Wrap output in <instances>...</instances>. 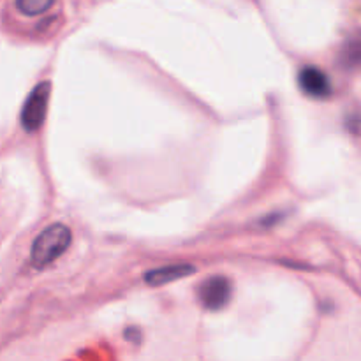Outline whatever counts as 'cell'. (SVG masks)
<instances>
[{"mask_svg": "<svg viewBox=\"0 0 361 361\" xmlns=\"http://www.w3.org/2000/svg\"><path fill=\"white\" fill-rule=\"evenodd\" d=\"M49 92L51 85L49 81H41L34 90L28 94L23 108H21V126L27 133H35L44 123L46 111H48Z\"/></svg>", "mask_w": 361, "mask_h": 361, "instance_id": "obj_2", "label": "cell"}, {"mask_svg": "<svg viewBox=\"0 0 361 361\" xmlns=\"http://www.w3.org/2000/svg\"><path fill=\"white\" fill-rule=\"evenodd\" d=\"M55 0H14V7L20 14L28 18L41 16L46 11L51 9Z\"/></svg>", "mask_w": 361, "mask_h": 361, "instance_id": "obj_7", "label": "cell"}, {"mask_svg": "<svg viewBox=\"0 0 361 361\" xmlns=\"http://www.w3.org/2000/svg\"><path fill=\"white\" fill-rule=\"evenodd\" d=\"M233 295V284L222 275L208 277L197 288V298L201 305L208 310H221L229 303Z\"/></svg>", "mask_w": 361, "mask_h": 361, "instance_id": "obj_3", "label": "cell"}, {"mask_svg": "<svg viewBox=\"0 0 361 361\" xmlns=\"http://www.w3.org/2000/svg\"><path fill=\"white\" fill-rule=\"evenodd\" d=\"M196 268L189 263H180V264H168V267L154 268V270L145 274V282L148 286H164L168 282H175L178 279L192 275Z\"/></svg>", "mask_w": 361, "mask_h": 361, "instance_id": "obj_5", "label": "cell"}, {"mask_svg": "<svg viewBox=\"0 0 361 361\" xmlns=\"http://www.w3.org/2000/svg\"><path fill=\"white\" fill-rule=\"evenodd\" d=\"M71 242H73V233L66 224L55 222L48 226L32 243L30 263L35 268L48 267L69 249Z\"/></svg>", "mask_w": 361, "mask_h": 361, "instance_id": "obj_1", "label": "cell"}, {"mask_svg": "<svg viewBox=\"0 0 361 361\" xmlns=\"http://www.w3.org/2000/svg\"><path fill=\"white\" fill-rule=\"evenodd\" d=\"M341 63L345 69H355L361 66V32L353 35L341 51Z\"/></svg>", "mask_w": 361, "mask_h": 361, "instance_id": "obj_6", "label": "cell"}, {"mask_svg": "<svg viewBox=\"0 0 361 361\" xmlns=\"http://www.w3.org/2000/svg\"><path fill=\"white\" fill-rule=\"evenodd\" d=\"M298 87L310 99H328L334 94L330 76L317 66H303L298 71Z\"/></svg>", "mask_w": 361, "mask_h": 361, "instance_id": "obj_4", "label": "cell"}]
</instances>
